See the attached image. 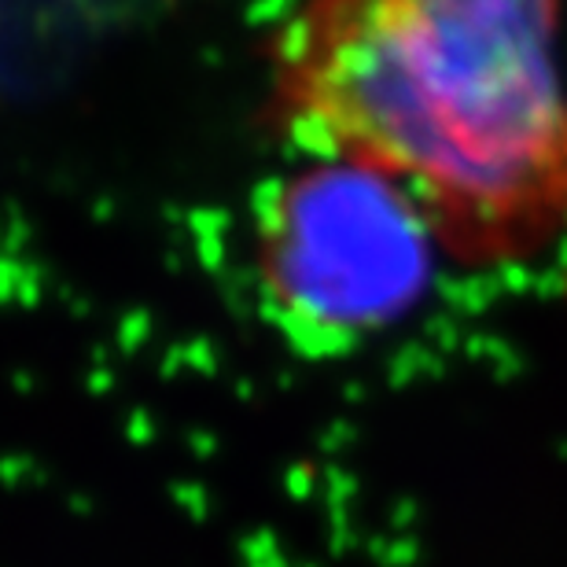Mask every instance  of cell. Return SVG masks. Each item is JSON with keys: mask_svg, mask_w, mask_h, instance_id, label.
<instances>
[{"mask_svg": "<svg viewBox=\"0 0 567 567\" xmlns=\"http://www.w3.org/2000/svg\"><path fill=\"white\" fill-rule=\"evenodd\" d=\"M560 0H302L274 30L277 115L388 181L435 244L513 262L567 233Z\"/></svg>", "mask_w": 567, "mask_h": 567, "instance_id": "cell-1", "label": "cell"}, {"mask_svg": "<svg viewBox=\"0 0 567 567\" xmlns=\"http://www.w3.org/2000/svg\"><path fill=\"white\" fill-rule=\"evenodd\" d=\"M302 181L274 236L280 295L324 332L391 321L421 291L435 244L421 210L365 169L328 163Z\"/></svg>", "mask_w": 567, "mask_h": 567, "instance_id": "cell-2", "label": "cell"}]
</instances>
